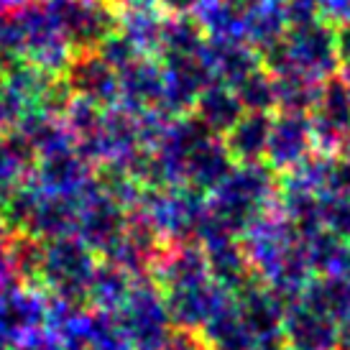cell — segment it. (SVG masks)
<instances>
[{"label":"cell","instance_id":"60d3db41","mask_svg":"<svg viewBox=\"0 0 350 350\" xmlns=\"http://www.w3.org/2000/svg\"><path fill=\"white\" fill-rule=\"evenodd\" d=\"M159 10L169 16V18H192V13L197 8V0H156Z\"/></svg>","mask_w":350,"mask_h":350},{"label":"cell","instance_id":"f546056e","mask_svg":"<svg viewBox=\"0 0 350 350\" xmlns=\"http://www.w3.org/2000/svg\"><path fill=\"white\" fill-rule=\"evenodd\" d=\"M133 286V276L123 271L116 263L100 258L90 282V294L88 301H92L100 310H120V304L126 301Z\"/></svg>","mask_w":350,"mask_h":350},{"label":"cell","instance_id":"9c48e42d","mask_svg":"<svg viewBox=\"0 0 350 350\" xmlns=\"http://www.w3.org/2000/svg\"><path fill=\"white\" fill-rule=\"evenodd\" d=\"M126 225L128 210H123L116 200H110L98 187V182L79 197L75 235L88 245L90 251L98 253L100 258L113 248V243L126 230Z\"/></svg>","mask_w":350,"mask_h":350},{"label":"cell","instance_id":"e575fe53","mask_svg":"<svg viewBox=\"0 0 350 350\" xmlns=\"http://www.w3.org/2000/svg\"><path fill=\"white\" fill-rule=\"evenodd\" d=\"M320 215L325 230L350 241V192L348 195H325Z\"/></svg>","mask_w":350,"mask_h":350},{"label":"cell","instance_id":"6da1fadb","mask_svg":"<svg viewBox=\"0 0 350 350\" xmlns=\"http://www.w3.org/2000/svg\"><path fill=\"white\" fill-rule=\"evenodd\" d=\"M241 243L256 282L269 286L286 304L299 299L307 284L314 279L304 238L279 210L256 220L241 235Z\"/></svg>","mask_w":350,"mask_h":350},{"label":"cell","instance_id":"d590c367","mask_svg":"<svg viewBox=\"0 0 350 350\" xmlns=\"http://www.w3.org/2000/svg\"><path fill=\"white\" fill-rule=\"evenodd\" d=\"M98 54L105 59L107 64L116 69V72H120L123 67H128V64H131V62H136L138 57H144V54H141V51H138L118 29L113 31L103 44H100Z\"/></svg>","mask_w":350,"mask_h":350},{"label":"cell","instance_id":"ffe728a7","mask_svg":"<svg viewBox=\"0 0 350 350\" xmlns=\"http://www.w3.org/2000/svg\"><path fill=\"white\" fill-rule=\"evenodd\" d=\"M77 210H79V197H62V195H46V192H41L23 235L39 238V241H51V238H62V235H75Z\"/></svg>","mask_w":350,"mask_h":350},{"label":"cell","instance_id":"ab89813d","mask_svg":"<svg viewBox=\"0 0 350 350\" xmlns=\"http://www.w3.org/2000/svg\"><path fill=\"white\" fill-rule=\"evenodd\" d=\"M18 118H21V107L16 105V100L10 98V92L0 82V133H5L8 128L16 126Z\"/></svg>","mask_w":350,"mask_h":350},{"label":"cell","instance_id":"277c9868","mask_svg":"<svg viewBox=\"0 0 350 350\" xmlns=\"http://www.w3.org/2000/svg\"><path fill=\"white\" fill-rule=\"evenodd\" d=\"M131 213L156 230L164 243L195 241L207 215V195L195 187H154L144 195Z\"/></svg>","mask_w":350,"mask_h":350},{"label":"cell","instance_id":"52a82bcc","mask_svg":"<svg viewBox=\"0 0 350 350\" xmlns=\"http://www.w3.org/2000/svg\"><path fill=\"white\" fill-rule=\"evenodd\" d=\"M75 54L98 51L118 29V13L107 0H44Z\"/></svg>","mask_w":350,"mask_h":350},{"label":"cell","instance_id":"8992f818","mask_svg":"<svg viewBox=\"0 0 350 350\" xmlns=\"http://www.w3.org/2000/svg\"><path fill=\"white\" fill-rule=\"evenodd\" d=\"M120 322L138 350H161L172 332L166 299L151 276L133 279L131 294L120 304Z\"/></svg>","mask_w":350,"mask_h":350},{"label":"cell","instance_id":"d4e9b609","mask_svg":"<svg viewBox=\"0 0 350 350\" xmlns=\"http://www.w3.org/2000/svg\"><path fill=\"white\" fill-rule=\"evenodd\" d=\"M204 46H207V36H204L195 18H164V29L159 36V46H156L154 57L159 62H176V59H195L202 57Z\"/></svg>","mask_w":350,"mask_h":350},{"label":"cell","instance_id":"1f68e13d","mask_svg":"<svg viewBox=\"0 0 350 350\" xmlns=\"http://www.w3.org/2000/svg\"><path fill=\"white\" fill-rule=\"evenodd\" d=\"M276 85V113H304L310 116L322 82H312L299 75H273Z\"/></svg>","mask_w":350,"mask_h":350},{"label":"cell","instance_id":"7402d4cb","mask_svg":"<svg viewBox=\"0 0 350 350\" xmlns=\"http://www.w3.org/2000/svg\"><path fill=\"white\" fill-rule=\"evenodd\" d=\"M271 131V116L269 113H243L235 120V126L223 136L228 154L233 156L235 164H253L263 161L266 144Z\"/></svg>","mask_w":350,"mask_h":350},{"label":"cell","instance_id":"816d5d0a","mask_svg":"<svg viewBox=\"0 0 350 350\" xmlns=\"http://www.w3.org/2000/svg\"><path fill=\"white\" fill-rule=\"evenodd\" d=\"M348 245H350V241H348Z\"/></svg>","mask_w":350,"mask_h":350},{"label":"cell","instance_id":"7bdbcfd3","mask_svg":"<svg viewBox=\"0 0 350 350\" xmlns=\"http://www.w3.org/2000/svg\"><path fill=\"white\" fill-rule=\"evenodd\" d=\"M335 46H338L340 62H350V23L335 26Z\"/></svg>","mask_w":350,"mask_h":350},{"label":"cell","instance_id":"f35d334b","mask_svg":"<svg viewBox=\"0 0 350 350\" xmlns=\"http://www.w3.org/2000/svg\"><path fill=\"white\" fill-rule=\"evenodd\" d=\"M320 3V16L330 26L350 23V0H317Z\"/></svg>","mask_w":350,"mask_h":350},{"label":"cell","instance_id":"7c38bea8","mask_svg":"<svg viewBox=\"0 0 350 350\" xmlns=\"http://www.w3.org/2000/svg\"><path fill=\"white\" fill-rule=\"evenodd\" d=\"M161 294L166 299V310H169L172 325L195 332L202 330L204 325L233 299V294L223 292L210 276L200 279V282L185 284V286L166 289Z\"/></svg>","mask_w":350,"mask_h":350},{"label":"cell","instance_id":"7a4b0ae2","mask_svg":"<svg viewBox=\"0 0 350 350\" xmlns=\"http://www.w3.org/2000/svg\"><path fill=\"white\" fill-rule=\"evenodd\" d=\"M279 176L263 161L235 164L228 176L207 195L204 223L228 235H241L266 213L276 210Z\"/></svg>","mask_w":350,"mask_h":350},{"label":"cell","instance_id":"8d00e7d4","mask_svg":"<svg viewBox=\"0 0 350 350\" xmlns=\"http://www.w3.org/2000/svg\"><path fill=\"white\" fill-rule=\"evenodd\" d=\"M286 21H289V29L307 26L312 21H322L320 3L317 0H286Z\"/></svg>","mask_w":350,"mask_h":350},{"label":"cell","instance_id":"e0dca14e","mask_svg":"<svg viewBox=\"0 0 350 350\" xmlns=\"http://www.w3.org/2000/svg\"><path fill=\"white\" fill-rule=\"evenodd\" d=\"M235 310L241 314L243 325L253 335L256 342H273L282 340V322H284V310L286 301L279 299L276 294L263 286L261 282L253 279L248 286H243L241 292L233 297Z\"/></svg>","mask_w":350,"mask_h":350},{"label":"cell","instance_id":"7dc6e473","mask_svg":"<svg viewBox=\"0 0 350 350\" xmlns=\"http://www.w3.org/2000/svg\"><path fill=\"white\" fill-rule=\"evenodd\" d=\"M253 350H286L282 345V340H273V342H258Z\"/></svg>","mask_w":350,"mask_h":350},{"label":"cell","instance_id":"44dd1931","mask_svg":"<svg viewBox=\"0 0 350 350\" xmlns=\"http://www.w3.org/2000/svg\"><path fill=\"white\" fill-rule=\"evenodd\" d=\"M243 113L245 110H243V105H241V100H238L233 88H228L223 82H210V85L202 88V92L197 95L195 107H192L189 116H195L213 136L223 138Z\"/></svg>","mask_w":350,"mask_h":350},{"label":"cell","instance_id":"d6986e66","mask_svg":"<svg viewBox=\"0 0 350 350\" xmlns=\"http://www.w3.org/2000/svg\"><path fill=\"white\" fill-rule=\"evenodd\" d=\"M204 64L210 69L213 82H223L228 88H235L241 79L256 72L261 64V54L245 41H223L207 39L204 46Z\"/></svg>","mask_w":350,"mask_h":350},{"label":"cell","instance_id":"5bb4252c","mask_svg":"<svg viewBox=\"0 0 350 350\" xmlns=\"http://www.w3.org/2000/svg\"><path fill=\"white\" fill-rule=\"evenodd\" d=\"M310 123L317 151L338 154L342 141L350 136V98L338 77L322 82L317 100L310 110Z\"/></svg>","mask_w":350,"mask_h":350},{"label":"cell","instance_id":"f907efd6","mask_svg":"<svg viewBox=\"0 0 350 350\" xmlns=\"http://www.w3.org/2000/svg\"><path fill=\"white\" fill-rule=\"evenodd\" d=\"M0 235H8V230H5V225H3V217H0Z\"/></svg>","mask_w":350,"mask_h":350},{"label":"cell","instance_id":"f1b7e54d","mask_svg":"<svg viewBox=\"0 0 350 350\" xmlns=\"http://www.w3.org/2000/svg\"><path fill=\"white\" fill-rule=\"evenodd\" d=\"M33 151L23 138L8 128L0 133V202L31 174Z\"/></svg>","mask_w":350,"mask_h":350},{"label":"cell","instance_id":"c3c4849f","mask_svg":"<svg viewBox=\"0 0 350 350\" xmlns=\"http://www.w3.org/2000/svg\"><path fill=\"white\" fill-rule=\"evenodd\" d=\"M338 154H340L342 159H348V161H350V136L345 138V141H342V146L338 148Z\"/></svg>","mask_w":350,"mask_h":350},{"label":"cell","instance_id":"4316f807","mask_svg":"<svg viewBox=\"0 0 350 350\" xmlns=\"http://www.w3.org/2000/svg\"><path fill=\"white\" fill-rule=\"evenodd\" d=\"M299 299L327 314L335 325L350 322V276H314Z\"/></svg>","mask_w":350,"mask_h":350},{"label":"cell","instance_id":"836d02e7","mask_svg":"<svg viewBox=\"0 0 350 350\" xmlns=\"http://www.w3.org/2000/svg\"><path fill=\"white\" fill-rule=\"evenodd\" d=\"M10 266L16 279L29 286H39L41 258H44V241L31 235H10L8 238Z\"/></svg>","mask_w":350,"mask_h":350},{"label":"cell","instance_id":"ac0fdd59","mask_svg":"<svg viewBox=\"0 0 350 350\" xmlns=\"http://www.w3.org/2000/svg\"><path fill=\"white\" fill-rule=\"evenodd\" d=\"M243 13L245 44H251L258 54L273 49L289 31L286 21V0H235Z\"/></svg>","mask_w":350,"mask_h":350},{"label":"cell","instance_id":"5b68a950","mask_svg":"<svg viewBox=\"0 0 350 350\" xmlns=\"http://www.w3.org/2000/svg\"><path fill=\"white\" fill-rule=\"evenodd\" d=\"M100 256L90 251L77 235H62L44 241L39 289H49L64 304L88 301L90 282L98 266Z\"/></svg>","mask_w":350,"mask_h":350},{"label":"cell","instance_id":"9a60e30c","mask_svg":"<svg viewBox=\"0 0 350 350\" xmlns=\"http://www.w3.org/2000/svg\"><path fill=\"white\" fill-rule=\"evenodd\" d=\"M338 327L312 304L294 299L284 310L282 345L286 350H338Z\"/></svg>","mask_w":350,"mask_h":350},{"label":"cell","instance_id":"2e32d148","mask_svg":"<svg viewBox=\"0 0 350 350\" xmlns=\"http://www.w3.org/2000/svg\"><path fill=\"white\" fill-rule=\"evenodd\" d=\"M62 79L69 92L77 98H85L100 107L118 105V72L98 51L75 54Z\"/></svg>","mask_w":350,"mask_h":350},{"label":"cell","instance_id":"603a6c76","mask_svg":"<svg viewBox=\"0 0 350 350\" xmlns=\"http://www.w3.org/2000/svg\"><path fill=\"white\" fill-rule=\"evenodd\" d=\"M233 166L235 161L233 156L228 154L223 138L210 136L204 144H200V148L192 154L189 164H187V187H195L204 195H210Z\"/></svg>","mask_w":350,"mask_h":350},{"label":"cell","instance_id":"ba28073f","mask_svg":"<svg viewBox=\"0 0 350 350\" xmlns=\"http://www.w3.org/2000/svg\"><path fill=\"white\" fill-rule=\"evenodd\" d=\"M95 174H98V166L75 144H64L36 156L29 176L46 195L82 197L95 185Z\"/></svg>","mask_w":350,"mask_h":350},{"label":"cell","instance_id":"b9f144b4","mask_svg":"<svg viewBox=\"0 0 350 350\" xmlns=\"http://www.w3.org/2000/svg\"><path fill=\"white\" fill-rule=\"evenodd\" d=\"M8 238L10 235H0V292L13 286V282H18L16 273H13V266H10Z\"/></svg>","mask_w":350,"mask_h":350},{"label":"cell","instance_id":"bcb514c9","mask_svg":"<svg viewBox=\"0 0 350 350\" xmlns=\"http://www.w3.org/2000/svg\"><path fill=\"white\" fill-rule=\"evenodd\" d=\"M335 77L340 79V85L345 88V92H348V98H350V62H340V69H338Z\"/></svg>","mask_w":350,"mask_h":350},{"label":"cell","instance_id":"30bf717a","mask_svg":"<svg viewBox=\"0 0 350 350\" xmlns=\"http://www.w3.org/2000/svg\"><path fill=\"white\" fill-rule=\"evenodd\" d=\"M317 151L310 116L304 113H273L263 164L276 176L292 172L310 154Z\"/></svg>","mask_w":350,"mask_h":350},{"label":"cell","instance_id":"8fae6325","mask_svg":"<svg viewBox=\"0 0 350 350\" xmlns=\"http://www.w3.org/2000/svg\"><path fill=\"white\" fill-rule=\"evenodd\" d=\"M195 243L202 245L204 258H207V271L223 292L238 294L243 286L256 279L251 271V263L245 258L243 243L241 238L228 235L223 230H215V228H202L197 233Z\"/></svg>","mask_w":350,"mask_h":350},{"label":"cell","instance_id":"83f0119b","mask_svg":"<svg viewBox=\"0 0 350 350\" xmlns=\"http://www.w3.org/2000/svg\"><path fill=\"white\" fill-rule=\"evenodd\" d=\"M200 335L210 350H253L258 345L235 310V299L228 301L200 330Z\"/></svg>","mask_w":350,"mask_h":350},{"label":"cell","instance_id":"484cf974","mask_svg":"<svg viewBox=\"0 0 350 350\" xmlns=\"http://www.w3.org/2000/svg\"><path fill=\"white\" fill-rule=\"evenodd\" d=\"M307 258L314 276H350V245L330 230H314L304 238Z\"/></svg>","mask_w":350,"mask_h":350},{"label":"cell","instance_id":"4fadbf2b","mask_svg":"<svg viewBox=\"0 0 350 350\" xmlns=\"http://www.w3.org/2000/svg\"><path fill=\"white\" fill-rule=\"evenodd\" d=\"M118 105L133 113H164V67L156 57H138L118 72Z\"/></svg>","mask_w":350,"mask_h":350},{"label":"cell","instance_id":"cb8c5ba5","mask_svg":"<svg viewBox=\"0 0 350 350\" xmlns=\"http://www.w3.org/2000/svg\"><path fill=\"white\" fill-rule=\"evenodd\" d=\"M192 18L207 39L245 41L243 13L235 0H197Z\"/></svg>","mask_w":350,"mask_h":350},{"label":"cell","instance_id":"681fc988","mask_svg":"<svg viewBox=\"0 0 350 350\" xmlns=\"http://www.w3.org/2000/svg\"><path fill=\"white\" fill-rule=\"evenodd\" d=\"M8 57H5V54H3V49H0V79L5 77V69H8Z\"/></svg>","mask_w":350,"mask_h":350},{"label":"cell","instance_id":"d6a6232c","mask_svg":"<svg viewBox=\"0 0 350 350\" xmlns=\"http://www.w3.org/2000/svg\"><path fill=\"white\" fill-rule=\"evenodd\" d=\"M233 90L245 113H269V116L276 113V85H273V75L266 67L251 72Z\"/></svg>","mask_w":350,"mask_h":350},{"label":"cell","instance_id":"3957f363","mask_svg":"<svg viewBox=\"0 0 350 350\" xmlns=\"http://www.w3.org/2000/svg\"><path fill=\"white\" fill-rule=\"evenodd\" d=\"M261 64L271 75H299L312 82H325L338 75L340 57L335 46V26L312 21L286 31L273 49L261 54Z\"/></svg>","mask_w":350,"mask_h":350},{"label":"cell","instance_id":"74e56055","mask_svg":"<svg viewBox=\"0 0 350 350\" xmlns=\"http://www.w3.org/2000/svg\"><path fill=\"white\" fill-rule=\"evenodd\" d=\"M161 350H207V342L202 340L200 332L176 327V330L169 332V338L161 345Z\"/></svg>","mask_w":350,"mask_h":350},{"label":"cell","instance_id":"ee69618b","mask_svg":"<svg viewBox=\"0 0 350 350\" xmlns=\"http://www.w3.org/2000/svg\"><path fill=\"white\" fill-rule=\"evenodd\" d=\"M116 13H126V10H148V8H159L156 0H107Z\"/></svg>","mask_w":350,"mask_h":350},{"label":"cell","instance_id":"4dcf8cb0","mask_svg":"<svg viewBox=\"0 0 350 350\" xmlns=\"http://www.w3.org/2000/svg\"><path fill=\"white\" fill-rule=\"evenodd\" d=\"M164 13L159 8L148 10H126L118 13V31L136 46L144 57H154L159 46V36L164 29Z\"/></svg>","mask_w":350,"mask_h":350},{"label":"cell","instance_id":"f6af8a7d","mask_svg":"<svg viewBox=\"0 0 350 350\" xmlns=\"http://www.w3.org/2000/svg\"><path fill=\"white\" fill-rule=\"evenodd\" d=\"M338 350H350V322L338 327Z\"/></svg>","mask_w":350,"mask_h":350}]
</instances>
